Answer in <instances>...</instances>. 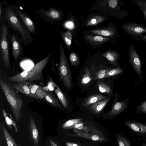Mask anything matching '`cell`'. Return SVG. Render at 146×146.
I'll return each mask as SVG.
<instances>
[{
  "label": "cell",
  "instance_id": "6da1fadb",
  "mask_svg": "<svg viewBox=\"0 0 146 146\" xmlns=\"http://www.w3.org/2000/svg\"><path fill=\"white\" fill-rule=\"evenodd\" d=\"M7 78L3 71L0 69V86L9 105L15 121L18 122L21 116L24 101Z\"/></svg>",
  "mask_w": 146,
  "mask_h": 146
},
{
  "label": "cell",
  "instance_id": "7a4b0ae2",
  "mask_svg": "<svg viewBox=\"0 0 146 146\" xmlns=\"http://www.w3.org/2000/svg\"><path fill=\"white\" fill-rule=\"evenodd\" d=\"M53 55L52 52L36 64L29 70H25L13 76L7 78L11 82H32L41 79L42 72Z\"/></svg>",
  "mask_w": 146,
  "mask_h": 146
},
{
  "label": "cell",
  "instance_id": "3957f363",
  "mask_svg": "<svg viewBox=\"0 0 146 146\" xmlns=\"http://www.w3.org/2000/svg\"><path fill=\"white\" fill-rule=\"evenodd\" d=\"M5 15L9 27L19 35L24 45L27 46L32 41L33 37L24 25L15 11L11 7L7 6L6 7Z\"/></svg>",
  "mask_w": 146,
  "mask_h": 146
},
{
  "label": "cell",
  "instance_id": "277c9868",
  "mask_svg": "<svg viewBox=\"0 0 146 146\" xmlns=\"http://www.w3.org/2000/svg\"><path fill=\"white\" fill-rule=\"evenodd\" d=\"M60 61L58 67L59 77L65 87L67 89L72 85L71 75L62 42L59 44Z\"/></svg>",
  "mask_w": 146,
  "mask_h": 146
},
{
  "label": "cell",
  "instance_id": "5b68a950",
  "mask_svg": "<svg viewBox=\"0 0 146 146\" xmlns=\"http://www.w3.org/2000/svg\"><path fill=\"white\" fill-rule=\"evenodd\" d=\"M9 30L5 23H3L1 28L0 34V50L2 59L6 68L10 67V60L8 38Z\"/></svg>",
  "mask_w": 146,
  "mask_h": 146
},
{
  "label": "cell",
  "instance_id": "8992f818",
  "mask_svg": "<svg viewBox=\"0 0 146 146\" xmlns=\"http://www.w3.org/2000/svg\"><path fill=\"white\" fill-rule=\"evenodd\" d=\"M121 28L125 33L133 39L140 37L146 33V27L135 23H125Z\"/></svg>",
  "mask_w": 146,
  "mask_h": 146
},
{
  "label": "cell",
  "instance_id": "52a82bcc",
  "mask_svg": "<svg viewBox=\"0 0 146 146\" xmlns=\"http://www.w3.org/2000/svg\"><path fill=\"white\" fill-rule=\"evenodd\" d=\"M9 38L13 56L14 60L16 62L23 52V42L18 35L14 33L9 34Z\"/></svg>",
  "mask_w": 146,
  "mask_h": 146
},
{
  "label": "cell",
  "instance_id": "ba28073f",
  "mask_svg": "<svg viewBox=\"0 0 146 146\" xmlns=\"http://www.w3.org/2000/svg\"><path fill=\"white\" fill-rule=\"evenodd\" d=\"M129 57L130 62L135 70L138 74L141 75V62L133 44L129 47Z\"/></svg>",
  "mask_w": 146,
  "mask_h": 146
},
{
  "label": "cell",
  "instance_id": "9c48e42d",
  "mask_svg": "<svg viewBox=\"0 0 146 146\" xmlns=\"http://www.w3.org/2000/svg\"><path fill=\"white\" fill-rule=\"evenodd\" d=\"M73 131L77 134L75 136H80L94 141H104L106 139L100 131L95 129H92L90 133L83 132L75 129L73 130Z\"/></svg>",
  "mask_w": 146,
  "mask_h": 146
},
{
  "label": "cell",
  "instance_id": "30bf717a",
  "mask_svg": "<svg viewBox=\"0 0 146 146\" xmlns=\"http://www.w3.org/2000/svg\"><path fill=\"white\" fill-rule=\"evenodd\" d=\"M49 80L48 86L52 89L64 107L66 108L68 107V102L66 96L59 86L51 78H50Z\"/></svg>",
  "mask_w": 146,
  "mask_h": 146
},
{
  "label": "cell",
  "instance_id": "8fae6325",
  "mask_svg": "<svg viewBox=\"0 0 146 146\" xmlns=\"http://www.w3.org/2000/svg\"><path fill=\"white\" fill-rule=\"evenodd\" d=\"M31 82H21L16 83L13 86L15 89L20 93L29 97L37 100L39 99L31 92L28 86Z\"/></svg>",
  "mask_w": 146,
  "mask_h": 146
},
{
  "label": "cell",
  "instance_id": "7c38bea8",
  "mask_svg": "<svg viewBox=\"0 0 146 146\" xmlns=\"http://www.w3.org/2000/svg\"><path fill=\"white\" fill-rule=\"evenodd\" d=\"M124 123L133 131L141 134H146V124L134 121H127Z\"/></svg>",
  "mask_w": 146,
  "mask_h": 146
},
{
  "label": "cell",
  "instance_id": "4fadbf2b",
  "mask_svg": "<svg viewBox=\"0 0 146 146\" xmlns=\"http://www.w3.org/2000/svg\"><path fill=\"white\" fill-rule=\"evenodd\" d=\"M16 12L21 21L29 31L32 33H35L36 31L35 27L30 18L19 9H17Z\"/></svg>",
  "mask_w": 146,
  "mask_h": 146
},
{
  "label": "cell",
  "instance_id": "5bb4252c",
  "mask_svg": "<svg viewBox=\"0 0 146 146\" xmlns=\"http://www.w3.org/2000/svg\"><path fill=\"white\" fill-rule=\"evenodd\" d=\"M127 103L125 101L115 102L112 105L111 110L106 114L109 116H115L122 112L125 108Z\"/></svg>",
  "mask_w": 146,
  "mask_h": 146
},
{
  "label": "cell",
  "instance_id": "9a60e30c",
  "mask_svg": "<svg viewBox=\"0 0 146 146\" xmlns=\"http://www.w3.org/2000/svg\"><path fill=\"white\" fill-rule=\"evenodd\" d=\"M29 128L31 137L34 143L37 145L39 141V135L35 121L31 116L29 118Z\"/></svg>",
  "mask_w": 146,
  "mask_h": 146
},
{
  "label": "cell",
  "instance_id": "2e32d148",
  "mask_svg": "<svg viewBox=\"0 0 146 146\" xmlns=\"http://www.w3.org/2000/svg\"><path fill=\"white\" fill-rule=\"evenodd\" d=\"M85 38L89 42L93 44L98 45L108 41L110 38L100 35H86Z\"/></svg>",
  "mask_w": 146,
  "mask_h": 146
},
{
  "label": "cell",
  "instance_id": "e0dca14e",
  "mask_svg": "<svg viewBox=\"0 0 146 146\" xmlns=\"http://www.w3.org/2000/svg\"><path fill=\"white\" fill-rule=\"evenodd\" d=\"M90 31L94 34L105 36H112L115 35L117 29L115 27H110L102 29L92 30Z\"/></svg>",
  "mask_w": 146,
  "mask_h": 146
},
{
  "label": "cell",
  "instance_id": "ac0fdd59",
  "mask_svg": "<svg viewBox=\"0 0 146 146\" xmlns=\"http://www.w3.org/2000/svg\"><path fill=\"white\" fill-rule=\"evenodd\" d=\"M29 86L31 92L33 94L39 99L44 98L45 90L41 86L31 83Z\"/></svg>",
  "mask_w": 146,
  "mask_h": 146
},
{
  "label": "cell",
  "instance_id": "d6986e66",
  "mask_svg": "<svg viewBox=\"0 0 146 146\" xmlns=\"http://www.w3.org/2000/svg\"><path fill=\"white\" fill-rule=\"evenodd\" d=\"M109 100L108 98L97 102L92 105L89 109L93 113H98L104 109Z\"/></svg>",
  "mask_w": 146,
  "mask_h": 146
},
{
  "label": "cell",
  "instance_id": "ffe728a7",
  "mask_svg": "<svg viewBox=\"0 0 146 146\" xmlns=\"http://www.w3.org/2000/svg\"><path fill=\"white\" fill-rule=\"evenodd\" d=\"M105 96L101 94H97L92 96L85 99L82 102L84 107L88 106L95 103L106 98Z\"/></svg>",
  "mask_w": 146,
  "mask_h": 146
},
{
  "label": "cell",
  "instance_id": "44dd1931",
  "mask_svg": "<svg viewBox=\"0 0 146 146\" xmlns=\"http://www.w3.org/2000/svg\"><path fill=\"white\" fill-rule=\"evenodd\" d=\"M45 95L44 99L56 108H61V105L54 94L51 92L45 90Z\"/></svg>",
  "mask_w": 146,
  "mask_h": 146
},
{
  "label": "cell",
  "instance_id": "7402d4cb",
  "mask_svg": "<svg viewBox=\"0 0 146 146\" xmlns=\"http://www.w3.org/2000/svg\"><path fill=\"white\" fill-rule=\"evenodd\" d=\"M44 13L47 17L53 21L59 20L62 17L61 12L53 8H50L48 10L44 11Z\"/></svg>",
  "mask_w": 146,
  "mask_h": 146
},
{
  "label": "cell",
  "instance_id": "603a6c76",
  "mask_svg": "<svg viewBox=\"0 0 146 146\" xmlns=\"http://www.w3.org/2000/svg\"><path fill=\"white\" fill-rule=\"evenodd\" d=\"M102 55L111 64H115L119 57V55L116 51L109 50L103 53Z\"/></svg>",
  "mask_w": 146,
  "mask_h": 146
},
{
  "label": "cell",
  "instance_id": "cb8c5ba5",
  "mask_svg": "<svg viewBox=\"0 0 146 146\" xmlns=\"http://www.w3.org/2000/svg\"><path fill=\"white\" fill-rule=\"evenodd\" d=\"M2 127L4 135L8 146H18L14 139L3 124L2 125Z\"/></svg>",
  "mask_w": 146,
  "mask_h": 146
},
{
  "label": "cell",
  "instance_id": "d4e9b609",
  "mask_svg": "<svg viewBox=\"0 0 146 146\" xmlns=\"http://www.w3.org/2000/svg\"><path fill=\"white\" fill-rule=\"evenodd\" d=\"M105 20V18L100 15H96L92 17L87 23L86 27L95 26L102 23Z\"/></svg>",
  "mask_w": 146,
  "mask_h": 146
},
{
  "label": "cell",
  "instance_id": "484cf974",
  "mask_svg": "<svg viewBox=\"0 0 146 146\" xmlns=\"http://www.w3.org/2000/svg\"><path fill=\"white\" fill-rule=\"evenodd\" d=\"M100 91L102 93H105L109 94H112V90L110 86L105 82L100 81L97 83Z\"/></svg>",
  "mask_w": 146,
  "mask_h": 146
},
{
  "label": "cell",
  "instance_id": "4316f807",
  "mask_svg": "<svg viewBox=\"0 0 146 146\" xmlns=\"http://www.w3.org/2000/svg\"><path fill=\"white\" fill-rule=\"evenodd\" d=\"M62 40L68 48L70 49L72 40V35L69 31L60 32Z\"/></svg>",
  "mask_w": 146,
  "mask_h": 146
},
{
  "label": "cell",
  "instance_id": "83f0119b",
  "mask_svg": "<svg viewBox=\"0 0 146 146\" xmlns=\"http://www.w3.org/2000/svg\"><path fill=\"white\" fill-rule=\"evenodd\" d=\"M93 79V77L88 67L85 68L84 72L82 76L81 83L86 85L89 83Z\"/></svg>",
  "mask_w": 146,
  "mask_h": 146
},
{
  "label": "cell",
  "instance_id": "f1b7e54d",
  "mask_svg": "<svg viewBox=\"0 0 146 146\" xmlns=\"http://www.w3.org/2000/svg\"><path fill=\"white\" fill-rule=\"evenodd\" d=\"M82 118H76L68 120L62 125V128L64 129L73 128L74 125L78 123L82 122Z\"/></svg>",
  "mask_w": 146,
  "mask_h": 146
},
{
  "label": "cell",
  "instance_id": "f546056e",
  "mask_svg": "<svg viewBox=\"0 0 146 146\" xmlns=\"http://www.w3.org/2000/svg\"><path fill=\"white\" fill-rule=\"evenodd\" d=\"M1 110L2 113L5 118L6 122L7 125L9 126L11 130L12 125H13L15 127V131L17 132L18 131V129L16 124L12 120L11 117L9 118V117L5 110L3 109L2 108Z\"/></svg>",
  "mask_w": 146,
  "mask_h": 146
},
{
  "label": "cell",
  "instance_id": "4dcf8cb0",
  "mask_svg": "<svg viewBox=\"0 0 146 146\" xmlns=\"http://www.w3.org/2000/svg\"><path fill=\"white\" fill-rule=\"evenodd\" d=\"M116 137L119 146H131L129 142L124 136L117 133Z\"/></svg>",
  "mask_w": 146,
  "mask_h": 146
},
{
  "label": "cell",
  "instance_id": "1f68e13d",
  "mask_svg": "<svg viewBox=\"0 0 146 146\" xmlns=\"http://www.w3.org/2000/svg\"><path fill=\"white\" fill-rule=\"evenodd\" d=\"M133 1L143 13L146 21V0H134Z\"/></svg>",
  "mask_w": 146,
  "mask_h": 146
},
{
  "label": "cell",
  "instance_id": "d6a6232c",
  "mask_svg": "<svg viewBox=\"0 0 146 146\" xmlns=\"http://www.w3.org/2000/svg\"><path fill=\"white\" fill-rule=\"evenodd\" d=\"M123 70L119 67L113 68H108L107 72L104 78L115 76L122 72Z\"/></svg>",
  "mask_w": 146,
  "mask_h": 146
},
{
  "label": "cell",
  "instance_id": "836d02e7",
  "mask_svg": "<svg viewBox=\"0 0 146 146\" xmlns=\"http://www.w3.org/2000/svg\"><path fill=\"white\" fill-rule=\"evenodd\" d=\"M69 59L72 65L77 66L79 64L80 62L79 56L75 52H72L70 53Z\"/></svg>",
  "mask_w": 146,
  "mask_h": 146
},
{
  "label": "cell",
  "instance_id": "e575fe53",
  "mask_svg": "<svg viewBox=\"0 0 146 146\" xmlns=\"http://www.w3.org/2000/svg\"><path fill=\"white\" fill-rule=\"evenodd\" d=\"M73 128L74 129L84 133H88L90 131L89 128L82 122L75 124Z\"/></svg>",
  "mask_w": 146,
  "mask_h": 146
},
{
  "label": "cell",
  "instance_id": "d590c367",
  "mask_svg": "<svg viewBox=\"0 0 146 146\" xmlns=\"http://www.w3.org/2000/svg\"><path fill=\"white\" fill-rule=\"evenodd\" d=\"M108 68L103 69L98 71L95 74L94 79L95 80L100 79L104 78L106 75Z\"/></svg>",
  "mask_w": 146,
  "mask_h": 146
},
{
  "label": "cell",
  "instance_id": "8d00e7d4",
  "mask_svg": "<svg viewBox=\"0 0 146 146\" xmlns=\"http://www.w3.org/2000/svg\"><path fill=\"white\" fill-rule=\"evenodd\" d=\"M108 4L110 7L112 8H115L117 6V0H110L108 1Z\"/></svg>",
  "mask_w": 146,
  "mask_h": 146
},
{
  "label": "cell",
  "instance_id": "74e56055",
  "mask_svg": "<svg viewBox=\"0 0 146 146\" xmlns=\"http://www.w3.org/2000/svg\"><path fill=\"white\" fill-rule=\"evenodd\" d=\"M139 109L141 111L146 113V101L143 102L140 105Z\"/></svg>",
  "mask_w": 146,
  "mask_h": 146
},
{
  "label": "cell",
  "instance_id": "f35d334b",
  "mask_svg": "<svg viewBox=\"0 0 146 146\" xmlns=\"http://www.w3.org/2000/svg\"><path fill=\"white\" fill-rule=\"evenodd\" d=\"M133 39L143 41L146 42V34L143 35L140 37L134 38Z\"/></svg>",
  "mask_w": 146,
  "mask_h": 146
},
{
  "label": "cell",
  "instance_id": "ab89813d",
  "mask_svg": "<svg viewBox=\"0 0 146 146\" xmlns=\"http://www.w3.org/2000/svg\"><path fill=\"white\" fill-rule=\"evenodd\" d=\"M65 144L67 146H80L78 145L73 143L66 142H65Z\"/></svg>",
  "mask_w": 146,
  "mask_h": 146
},
{
  "label": "cell",
  "instance_id": "60d3db41",
  "mask_svg": "<svg viewBox=\"0 0 146 146\" xmlns=\"http://www.w3.org/2000/svg\"><path fill=\"white\" fill-rule=\"evenodd\" d=\"M49 142L52 146H58L53 141L50 139Z\"/></svg>",
  "mask_w": 146,
  "mask_h": 146
},
{
  "label": "cell",
  "instance_id": "b9f144b4",
  "mask_svg": "<svg viewBox=\"0 0 146 146\" xmlns=\"http://www.w3.org/2000/svg\"><path fill=\"white\" fill-rule=\"evenodd\" d=\"M68 24L69 25L67 27H69V28H71L73 26V24L71 22H69L68 23Z\"/></svg>",
  "mask_w": 146,
  "mask_h": 146
},
{
  "label": "cell",
  "instance_id": "7bdbcfd3",
  "mask_svg": "<svg viewBox=\"0 0 146 146\" xmlns=\"http://www.w3.org/2000/svg\"><path fill=\"white\" fill-rule=\"evenodd\" d=\"M2 8L1 6V4L0 5V20H1V13L2 12Z\"/></svg>",
  "mask_w": 146,
  "mask_h": 146
},
{
  "label": "cell",
  "instance_id": "ee69618b",
  "mask_svg": "<svg viewBox=\"0 0 146 146\" xmlns=\"http://www.w3.org/2000/svg\"><path fill=\"white\" fill-rule=\"evenodd\" d=\"M142 146H146V140L142 144Z\"/></svg>",
  "mask_w": 146,
  "mask_h": 146
}]
</instances>
